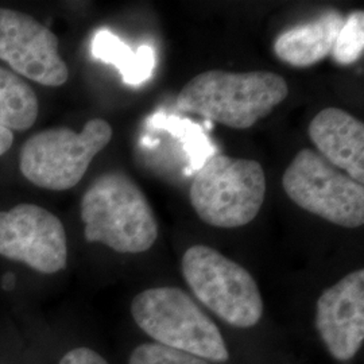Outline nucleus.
I'll return each instance as SVG.
<instances>
[{
  "instance_id": "4",
  "label": "nucleus",
  "mask_w": 364,
  "mask_h": 364,
  "mask_svg": "<svg viewBox=\"0 0 364 364\" xmlns=\"http://www.w3.org/2000/svg\"><path fill=\"white\" fill-rule=\"evenodd\" d=\"M259 162L215 154L196 171L189 191L197 216L212 227L239 228L254 220L264 201Z\"/></svg>"
},
{
  "instance_id": "5",
  "label": "nucleus",
  "mask_w": 364,
  "mask_h": 364,
  "mask_svg": "<svg viewBox=\"0 0 364 364\" xmlns=\"http://www.w3.org/2000/svg\"><path fill=\"white\" fill-rule=\"evenodd\" d=\"M112 139V127L92 119L81 132L53 127L30 136L21 149L19 169L36 186L63 192L82 180L93 158Z\"/></svg>"
},
{
  "instance_id": "14",
  "label": "nucleus",
  "mask_w": 364,
  "mask_h": 364,
  "mask_svg": "<svg viewBox=\"0 0 364 364\" xmlns=\"http://www.w3.org/2000/svg\"><path fill=\"white\" fill-rule=\"evenodd\" d=\"M39 114L34 90L13 70L0 66V126L10 131H27Z\"/></svg>"
},
{
  "instance_id": "3",
  "label": "nucleus",
  "mask_w": 364,
  "mask_h": 364,
  "mask_svg": "<svg viewBox=\"0 0 364 364\" xmlns=\"http://www.w3.org/2000/svg\"><path fill=\"white\" fill-rule=\"evenodd\" d=\"M135 324L147 336L173 350L207 362L225 363L230 352L218 326L178 287H151L131 302Z\"/></svg>"
},
{
  "instance_id": "1",
  "label": "nucleus",
  "mask_w": 364,
  "mask_h": 364,
  "mask_svg": "<svg viewBox=\"0 0 364 364\" xmlns=\"http://www.w3.org/2000/svg\"><path fill=\"white\" fill-rule=\"evenodd\" d=\"M287 95L285 78L273 72L232 73L215 69L192 78L178 93L176 107L183 114L246 130L272 114Z\"/></svg>"
},
{
  "instance_id": "6",
  "label": "nucleus",
  "mask_w": 364,
  "mask_h": 364,
  "mask_svg": "<svg viewBox=\"0 0 364 364\" xmlns=\"http://www.w3.org/2000/svg\"><path fill=\"white\" fill-rule=\"evenodd\" d=\"M182 275L197 299L230 326L251 328L263 314L252 275L215 248L196 245L182 257Z\"/></svg>"
},
{
  "instance_id": "8",
  "label": "nucleus",
  "mask_w": 364,
  "mask_h": 364,
  "mask_svg": "<svg viewBox=\"0 0 364 364\" xmlns=\"http://www.w3.org/2000/svg\"><path fill=\"white\" fill-rule=\"evenodd\" d=\"M0 257L41 274L60 273L68 264L65 227L54 213L36 204L0 212Z\"/></svg>"
},
{
  "instance_id": "11",
  "label": "nucleus",
  "mask_w": 364,
  "mask_h": 364,
  "mask_svg": "<svg viewBox=\"0 0 364 364\" xmlns=\"http://www.w3.org/2000/svg\"><path fill=\"white\" fill-rule=\"evenodd\" d=\"M309 136L320 156L363 185L364 126L360 120L340 108L329 107L313 117Z\"/></svg>"
},
{
  "instance_id": "16",
  "label": "nucleus",
  "mask_w": 364,
  "mask_h": 364,
  "mask_svg": "<svg viewBox=\"0 0 364 364\" xmlns=\"http://www.w3.org/2000/svg\"><path fill=\"white\" fill-rule=\"evenodd\" d=\"M363 50L364 13L360 10L344 18L331 55L338 65H352L362 57Z\"/></svg>"
},
{
  "instance_id": "19",
  "label": "nucleus",
  "mask_w": 364,
  "mask_h": 364,
  "mask_svg": "<svg viewBox=\"0 0 364 364\" xmlns=\"http://www.w3.org/2000/svg\"><path fill=\"white\" fill-rule=\"evenodd\" d=\"M14 144L13 131L7 130L0 126V156L6 154Z\"/></svg>"
},
{
  "instance_id": "7",
  "label": "nucleus",
  "mask_w": 364,
  "mask_h": 364,
  "mask_svg": "<svg viewBox=\"0 0 364 364\" xmlns=\"http://www.w3.org/2000/svg\"><path fill=\"white\" fill-rule=\"evenodd\" d=\"M282 186L299 208L344 228L364 224V188L312 149H304L284 173Z\"/></svg>"
},
{
  "instance_id": "12",
  "label": "nucleus",
  "mask_w": 364,
  "mask_h": 364,
  "mask_svg": "<svg viewBox=\"0 0 364 364\" xmlns=\"http://www.w3.org/2000/svg\"><path fill=\"white\" fill-rule=\"evenodd\" d=\"M343 23L341 14L328 11L309 23L284 31L274 42V53L289 65H314L331 54Z\"/></svg>"
},
{
  "instance_id": "9",
  "label": "nucleus",
  "mask_w": 364,
  "mask_h": 364,
  "mask_svg": "<svg viewBox=\"0 0 364 364\" xmlns=\"http://www.w3.org/2000/svg\"><path fill=\"white\" fill-rule=\"evenodd\" d=\"M0 60L16 73L45 87L64 85L69 70L58 38L28 14L0 7Z\"/></svg>"
},
{
  "instance_id": "15",
  "label": "nucleus",
  "mask_w": 364,
  "mask_h": 364,
  "mask_svg": "<svg viewBox=\"0 0 364 364\" xmlns=\"http://www.w3.org/2000/svg\"><path fill=\"white\" fill-rule=\"evenodd\" d=\"M154 129L165 130L181 142L191 161V170L197 171L210 156L218 154L216 147L210 144L203 129L189 119H182L174 115L156 114L150 119Z\"/></svg>"
},
{
  "instance_id": "2",
  "label": "nucleus",
  "mask_w": 364,
  "mask_h": 364,
  "mask_svg": "<svg viewBox=\"0 0 364 364\" xmlns=\"http://www.w3.org/2000/svg\"><path fill=\"white\" fill-rule=\"evenodd\" d=\"M84 236L119 254H141L153 247L158 225L153 208L126 174L109 171L92 182L81 200Z\"/></svg>"
},
{
  "instance_id": "17",
  "label": "nucleus",
  "mask_w": 364,
  "mask_h": 364,
  "mask_svg": "<svg viewBox=\"0 0 364 364\" xmlns=\"http://www.w3.org/2000/svg\"><path fill=\"white\" fill-rule=\"evenodd\" d=\"M129 364H209L188 352L173 350L158 343H146L131 352Z\"/></svg>"
},
{
  "instance_id": "13",
  "label": "nucleus",
  "mask_w": 364,
  "mask_h": 364,
  "mask_svg": "<svg viewBox=\"0 0 364 364\" xmlns=\"http://www.w3.org/2000/svg\"><path fill=\"white\" fill-rule=\"evenodd\" d=\"M92 54L108 64L117 66L130 85H141L153 76L156 66L154 49L141 46L136 52L108 30H100L92 41Z\"/></svg>"
},
{
  "instance_id": "18",
  "label": "nucleus",
  "mask_w": 364,
  "mask_h": 364,
  "mask_svg": "<svg viewBox=\"0 0 364 364\" xmlns=\"http://www.w3.org/2000/svg\"><path fill=\"white\" fill-rule=\"evenodd\" d=\"M58 364H109L105 358L90 347H77L66 351Z\"/></svg>"
},
{
  "instance_id": "10",
  "label": "nucleus",
  "mask_w": 364,
  "mask_h": 364,
  "mask_svg": "<svg viewBox=\"0 0 364 364\" xmlns=\"http://www.w3.org/2000/svg\"><path fill=\"white\" fill-rule=\"evenodd\" d=\"M316 326L329 353L348 362L364 341V270L326 289L316 305Z\"/></svg>"
}]
</instances>
